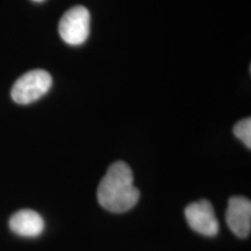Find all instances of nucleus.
<instances>
[{"label":"nucleus","instance_id":"423d86ee","mask_svg":"<svg viewBox=\"0 0 251 251\" xmlns=\"http://www.w3.org/2000/svg\"><path fill=\"white\" fill-rule=\"evenodd\" d=\"M9 228L23 237H37L45 230V220L33 209H21L9 219Z\"/></svg>","mask_w":251,"mask_h":251},{"label":"nucleus","instance_id":"39448f33","mask_svg":"<svg viewBox=\"0 0 251 251\" xmlns=\"http://www.w3.org/2000/svg\"><path fill=\"white\" fill-rule=\"evenodd\" d=\"M226 221L230 230L241 238H246L251 231V202L246 197H231L229 199Z\"/></svg>","mask_w":251,"mask_h":251},{"label":"nucleus","instance_id":"7ed1b4c3","mask_svg":"<svg viewBox=\"0 0 251 251\" xmlns=\"http://www.w3.org/2000/svg\"><path fill=\"white\" fill-rule=\"evenodd\" d=\"M62 40L70 46H80L90 34V12L84 6H75L65 12L58 25Z\"/></svg>","mask_w":251,"mask_h":251},{"label":"nucleus","instance_id":"f257e3e1","mask_svg":"<svg viewBox=\"0 0 251 251\" xmlns=\"http://www.w3.org/2000/svg\"><path fill=\"white\" fill-rule=\"evenodd\" d=\"M97 198L101 207L111 213H126L134 208L140 199V191L134 185V175L125 162L109 166L100 181Z\"/></svg>","mask_w":251,"mask_h":251},{"label":"nucleus","instance_id":"f03ea898","mask_svg":"<svg viewBox=\"0 0 251 251\" xmlns=\"http://www.w3.org/2000/svg\"><path fill=\"white\" fill-rule=\"evenodd\" d=\"M52 78L46 70H31L15 81L11 97L17 103L28 105L42 98L51 89Z\"/></svg>","mask_w":251,"mask_h":251},{"label":"nucleus","instance_id":"6e6552de","mask_svg":"<svg viewBox=\"0 0 251 251\" xmlns=\"http://www.w3.org/2000/svg\"><path fill=\"white\" fill-rule=\"evenodd\" d=\"M33 1H37V2H40V1H43V0H33Z\"/></svg>","mask_w":251,"mask_h":251},{"label":"nucleus","instance_id":"20e7f679","mask_svg":"<svg viewBox=\"0 0 251 251\" xmlns=\"http://www.w3.org/2000/svg\"><path fill=\"white\" fill-rule=\"evenodd\" d=\"M185 218L188 226L198 234L212 237L219 233L218 219L208 200H199L190 203L185 208Z\"/></svg>","mask_w":251,"mask_h":251},{"label":"nucleus","instance_id":"0eeeda50","mask_svg":"<svg viewBox=\"0 0 251 251\" xmlns=\"http://www.w3.org/2000/svg\"><path fill=\"white\" fill-rule=\"evenodd\" d=\"M234 135L243 142L248 149L251 148V119L247 118L234 126Z\"/></svg>","mask_w":251,"mask_h":251}]
</instances>
